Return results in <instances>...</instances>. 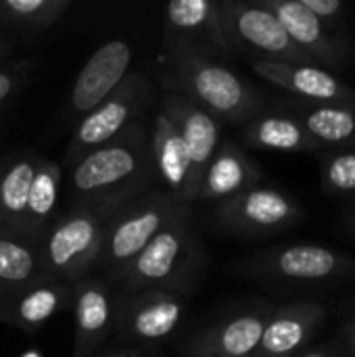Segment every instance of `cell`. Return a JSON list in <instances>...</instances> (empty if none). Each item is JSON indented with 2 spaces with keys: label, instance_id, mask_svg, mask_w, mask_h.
<instances>
[{
  "label": "cell",
  "instance_id": "obj_1",
  "mask_svg": "<svg viewBox=\"0 0 355 357\" xmlns=\"http://www.w3.org/2000/svg\"><path fill=\"white\" fill-rule=\"evenodd\" d=\"M155 182L151 159V130L134 123L119 138L84 155L69 167V207H119Z\"/></svg>",
  "mask_w": 355,
  "mask_h": 357
},
{
  "label": "cell",
  "instance_id": "obj_2",
  "mask_svg": "<svg viewBox=\"0 0 355 357\" xmlns=\"http://www.w3.org/2000/svg\"><path fill=\"white\" fill-rule=\"evenodd\" d=\"M159 79L163 92L186 98L220 123L243 126L268 107L264 96L228 65L184 50H161Z\"/></svg>",
  "mask_w": 355,
  "mask_h": 357
},
{
  "label": "cell",
  "instance_id": "obj_3",
  "mask_svg": "<svg viewBox=\"0 0 355 357\" xmlns=\"http://www.w3.org/2000/svg\"><path fill=\"white\" fill-rule=\"evenodd\" d=\"M207 266L192 209L165 226L113 280L117 293L169 291L190 295Z\"/></svg>",
  "mask_w": 355,
  "mask_h": 357
},
{
  "label": "cell",
  "instance_id": "obj_4",
  "mask_svg": "<svg viewBox=\"0 0 355 357\" xmlns=\"http://www.w3.org/2000/svg\"><path fill=\"white\" fill-rule=\"evenodd\" d=\"M115 211L117 207L71 205L59 213L38 243L44 278L73 284L92 274Z\"/></svg>",
  "mask_w": 355,
  "mask_h": 357
},
{
  "label": "cell",
  "instance_id": "obj_5",
  "mask_svg": "<svg viewBox=\"0 0 355 357\" xmlns=\"http://www.w3.org/2000/svg\"><path fill=\"white\" fill-rule=\"evenodd\" d=\"M188 211L190 205L172 199L161 188H149L126 201L109 220L94 272L113 282L165 226Z\"/></svg>",
  "mask_w": 355,
  "mask_h": 357
},
{
  "label": "cell",
  "instance_id": "obj_6",
  "mask_svg": "<svg viewBox=\"0 0 355 357\" xmlns=\"http://www.w3.org/2000/svg\"><path fill=\"white\" fill-rule=\"evenodd\" d=\"M239 272L266 284L333 287L355 278V257L324 245L293 243L243 259Z\"/></svg>",
  "mask_w": 355,
  "mask_h": 357
},
{
  "label": "cell",
  "instance_id": "obj_7",
  "mask_svg": "<svg viewBox=\"0 0 355 357\" xmlns=\"http://www.w3.org/2000/svg\"><path fill=\"white\" fill-rule=\"evenodd\" d=\"M151 100V82L140 71L130 75L90 113H86L73 130L65 149V167L75 165L84 155L119 138L126 130L140 121Z\"/></svg>",
  "mask_w": 355,
  "mask_h": 357
},
{
  "label": "cell",
  "instance_id": "obj_8",
  "mask_svg": "<svg viewBox=\"0 0 355 357\" xmlns=\"http://www.w3.org/2000/svg\"><path fill=\"white\" fill-rule=\"evenodd\" d=\"M303 215L297 199L280 188L257 184L218 203L209 213V224L230 236L266 238L297 226Z\"/></svg>",
  "mask_w": 355,
  "mask_h": 357
},
{
  "label": "cell",
  "instance_id": "obj_9",
  "mask_svg": "<svg viewBox=\"0 0 355 357\" xmlns=\"http://www.w3.org/2000/svg\"><path fill=\"white\" fill-rule=\"evenodd\" d=\"M232 50L251 54L253 61L312 63L289 38L282 23L259 2L220 0Z\"/></svg>",
  "mask_w": 355,
  "mask_h": 357
},
{
  "label": "cell",
  "instance_id": "obj_10",
  "mask_svg": "<svg viewBox=\"0 0 355 357\" xmlns=\"http://www.w3.org/2000/svg\"><path fill=\"white\" fill-rule=\"evenodd\" d=\"M188 295L169 291L117 293L113 335L128 345H157L167 341L184 320Z\"/></svg>",
  "mask_w": 355,
  "mask_h": 357
},
{
  "label": "cell",
  "instance_id": "obj_11",
  "mask_svg": "<svg viewBox=\"0 0 355 357\" xmlns=\"http://www.w3.org/2000/svg\"><path fill=\"white\" fill-rule=\"evenodd\" d=\"M207 59L232 52L220 0H172L163 6V48Z\"/></svg>",
  "mask_w": 355,
  "mask_h": 357
},
{
  "label": "cell",
  "instance_id": "obj_12",
  "mask_svg": "<svg viewBox=\"0 0 355 357\" xmlns=\"http://www.w3.org/2000/svg\"><path fill=\"white\" fill-rule=\"evenodd\" d=\"M285 27L293 44L316 65L339 71L345 69L355 56L349 38H341L320 23L301 0H259Z\"/></svg>",
  "mask_w": 355,
  "mask_h": 357
},
{
  "label": "cell",
  "instance_id": "obj_13",
  "mask_svg": "<svg viewBox=\"0 0 355 357\" xmlns=\"http://www.w3.org/2000/svg\"><path fill=\"white\" fill-rule=\"evenodd\" d=\"M73 287V357H94L109 341L115 326L113 282L96 272L80 278Z\"/></svg>",
  "mask_w": 355,
  "mask_h": 357
},
{
  "label": "cell",
  "instance_id": "obj_14",
  "mask_svg": "<svg viewBox=\"0 0 355 357\" xmlns=\"http://www.w3.org/2000/svg\"><path fill=\"white\" fill-rule=\"evenodd\" d=\"M272 305H253L220 318L182 343L186 357H251L262 341Z\"/></svg>",
  "mask_w": 355,
  "mask_h": 357
},
{
  "label": "cell",
  "instance_id": "obj_15",
  "mask_svg": "<svg viewBox=\"0 0 355 357\" xmlns=\"http://www.w3.org/2000/svg\"><path fill=\"white\" fill-rule=\"evenodd\" d=\"M132 56L134 50L126 40H109L88 56L67 98L69 121L77 123L130 75Z\"/></svg>",
  "mask_w": 355,
  "mask_h": 357
},
{
  "label": "cell",
  "instance_id": "obj_16",
  "mask_svg": "<svg viewBox=\"0 0 355 357\" xmlns=\"http://www.w3.org/2000/svg\"><path fill=\"white\" fill-rule=\"evenodd\" d=\"M253 71L268 84L289 92L301 102H343L355 105V90L333 71L316 63L253 61Z\"/></svg>",
  "mask_w": 355,
  "mask_h": 357
},
{
  "label": "cell",
  "instance_id": "obj_17",
  "mask_svg": "<svg viewBox=\"0 0 355 357\" xmlns=\"http://www.w3.org/2000/svg\"><path fill=\"white\" fill-rule=\"evenodd\" d=\"M328 318L318 301H295L272 307L255 357H297L308 349Z\"/></svg>",
  "mask_w": 355,
  "mask_h": 357
},
{
  "label": "cell",
  "instance_id": "obj_18",
  "mask_svg": "<svg viewBox=\"0 0 355 357\" xmlns=\"http://www.w3.org/2000/svg\"><path fill=\"white\" fill-rule=\"evenodd\" d=\"M161 111L172 119V123L176 126V130L186 146V153L190 159V172H192V186L199 197L203 174H205L216 149L222 142L220 140L222 123L207 111L199 109L197 105H192L186 98L172 94V92L161 94Z\"/></svg>",
  "mask_w": 355,
  "mask_h": 357
},
{
  "label": "cell",
  "instance_id": "obj_19",
  "mask_svg": "<svg viewBox=\"0 0 355 357\" xmlns=\"http://www.w3.org/2000/svg\"><path fill=\"white\" fill-rule=\"evenodd\" d=\"M151 159L155 182H161L172 199L192 205L197 203V190L192 186V172L186 146L172 123V119L159 109L151 123Z\"/></svg>",
  "mask_w": 355,
  "mask_h": 357
},
{
  "label": "cell",
  "instance_id": "obj_20",
  "mask_svg": "<svg viewBox=\"0 0 355 357\" xmlns=\"http://www.w3.org/2000/svg\"><path fill=\"white\" fill-rule=\"evenodd\" d=\"M262 167L249 153L232 140H222L203 174L197 203L218 205L262 184Z\"/></svg>",
  "mask_w": 355,
  "mask_h": 357
},
{
  "label": "cell",
  "instance_id": "obj_21",
  "mask_svg": "<svg viewBox=\"0 0 355 357\" xmlns=\"http://www.w3.org/2000/svg\"><path fill=\"white\" fill-rule=\"evenodd\" d=\"M241 140L249 149L270 153H322L291 109H262L241 126Z\"/></svg>",
  "mask_w": 355,
  "mask_h": 357
},
{
  "label": "cell",
  "instance_id": "obj_22",
  "mask_svg": "<svg viewBox=\"0 0 355 357\" xmlns=\"http://www.w3.org/2000/svg\"><path fill=\"white\" fill-rule=\"evenodd\" d=\"M73 303V287L52 278H40L29 284L8 307L2 324L19 328L27 335L38 333L44 324L69 310Z\"/></svg>",
  "mask_w": 355,
  "mask_h": 357
},
{
  "label": "cell",
  "instance_id": "obj_23",
  "mask_svg": "<svg viewBox=\"0 0 355 357\" xmlns=\"http://www.w3.org/2000/svg\"><path fill=\"white\" fill-rule=\"evenodd\" d=\"M40 157L33 151H15L0 159V234L19 236Z\"/></svg>",
  "mask_w": 355,
  "mask_h": 357
},
{
  "label": "cell",
  "instance_id": "obj_24",
  "mask_svg": "<svg viewBox=\"0 0 355 357\" xmlns=\"http://www.w3.org/2000/svg\"><path fill=\"white\" fill-rule=\"evenodd\" d=\"M40 278L44 274L38 245L15 234H0V324L13 301Z\"/></svg>",
  "mask_w": 355,
  "mask_h": 357
},
{
  "label": "cell",
  "instance_id": "obj_25",
  "mask_svg": "<svg viewBox=\"0 0 355 357\" xmlns=\"http://www.w3.org/2000/svg\"><path fill=\"white\" fill-rule=\"evenodd\" d=\"M61 184H63V167L56 161H50L46 157H40L36 176L29 186V197L21 222L19 236L29 243H40L50 224L54 222L59 197H61Z\"/></svg>",
  "mask_w": 355,
  "mask_h": 357
},
{
  "label": "cell",
  "instance_id": "obj_26",
  "mask_svg": "<svg viewBox=\"0 0 355 357\" xmlns=\"http://www.w3.org/2000/svg\"><path fill=\"white\" fill-rule=\"evenodd\" d=\"M287 109L297 115L322 151L355 146V105L293 100Z\"/></svg>",
  "mask_w": 355,
  "mask_h": 357
},
{
  "label": "cell",
  "instance_id": "obj_27",
  "mask_svg": "<svg viewBox=\"0 0 355 357\" xmlns=\"http://www.w3.org/2000/svg\"><path fill=\"white\" fill-rule=\"evenodd\" d=\"M71 0H0V36L10 31L21 38H36L52 29Z\"/></svg>",
  "mask_w": 355,
  "mask_h": 357
},
{
  "label": "cell",
  "instance_id": "obj_28",
  "mask_svg": "<svg viewBox=\"0 0 355 357\" xmlns=\"http://www.w3.org/2000/svg\"><path fill=\"white\" fill-rule=\"evenodd\" d=\"M322 192L335 199L355 201V146L318 153Z\"/></svg>",
  "mask_w": 355,
  "mask_h": 357
},
{
  "label": "cell",
  "instance_id": "obj_29",
  "mask_svg": "<svg viewBox=\"0 0 355 357\" xmlns=\"http://www.w3.org/2000/svg\"><path fill=\"white\" fill-rule=\"evenodd\" d=\"M36 71L33 59H19L0 65V117L25 90L27 82Z\"/></svg>",
  "mask_w": 355,
  "mask_h": 357
},
{
  "label": "cell",
  "instance_id": "obj_30",
  "mask_svg": "<svg viewBox=\"0 0 355 357\" xmlns=\"http://www.w3.org/2000/svg\"><path fill=\"white\" fill-rule=\"evenodd\" d=\"M303 6L331 31L341 38H349L347 33V8L341 0H301Z\"/></svg>",
  "mask_w": 355,
  "mask_h": 357
},
{
  "label": "cell",
  "instance_id": "obj_31",
  "mask_svg": "<svg viewBox=\"0 0 355 357\" xmlns=\"http://www.w3.org/2000/svg\"><path fill=\"white\" fill-rule=\"evenodd\" d=\"M297 357H349V356L345 354V349H343L341 341H339V339H335V341L322 343V345H318V347H310V349H305L303 354H299Z\"/></svg>",
  "mask_w": 355,
  "mask_h": 357
},
{
  "label": "cell",
  "instance_id": "obj_32",
  "mask_svg": "<svg viewBox=\"0 0 355 357\" xmlns=\"http://www.w3.org/2000/svg\"><path fill=\"white\" fill-rule=\"evenodd\" d=\"M339 341H341V345H343V349H345V354L349 357H355V316L343 326V331H341V337H339Z\"/></svg>",
  "mask_w": 355,
  "mask_h": 357
},
{
  "label": "cell",
  "instance_id": "obj_33",
  "mask_svg": "<svg viewBox=\"0 0 355 357\" xmlns=\"http://www.w3.org/2000/svg\"><path fill=\"white\" fill-rule=\"evenodd\" d=\"M341 224L352 236H355V201H349L341 211Z\"/></svg>",
  "mask_w": 355,
  "mask_h": 357
},
{
  "label": "cell",
  "instance_id": "obj_34",
  "mask_svg": "<svg viewBox=\"0 0 355 357\" xmlns=\"http://www.w3.org/2000/svg\"><path fill=\"white\" fill-rule=\"evenodd\" d=\"M94 357H153L144 349H119V351H109V354H100Z\"/></svg>",
  "mask_w": 355,
  "mask_h": 357
},
{
  "label": "cell",
  "instance_id": "obj_35",
  "mask_svg": "<svg viewBox=\"0 0 355 357\" xmlns=\"http://www.w3.org/2000/svg\"><path fill=\"white\" fill-rule=\"evenodd\" d=\"M10 52H13V44L8 42V38L0 36V65H2V63H8Z\"/></svg>",
  "mask_w": 355,
  "mask_h": 357
},
{
  "label": "cell",
  "instance_id": "obj_36",
  "mask_svg": "<svg viewBox=\"0 0 355 357\" xmlns=\"http://www.w3.org/2000/svg\"><path fill=\"white\" fill-rule=\"evenodd\" d=\"M21 357H44V356H42L38 349H29V351H25V354H23Z\"/></svg>",
  "mask_w": 355,
  "mask_h": 357
},
{
  "label": "cell",
  "instance_id": "obj_37",
  "mask_svg": "<svg viewBox=\"0 0 355 357\" xmlns=\"http://www.w3.org/2000/svg\"><path fill=\"white\" fill-rule=\"evenodd\" d=\"M251 357H255V356H251Z\"/></svg>",
  "mask_w": 355,
  "mask_h": 357
}]
</instances>
